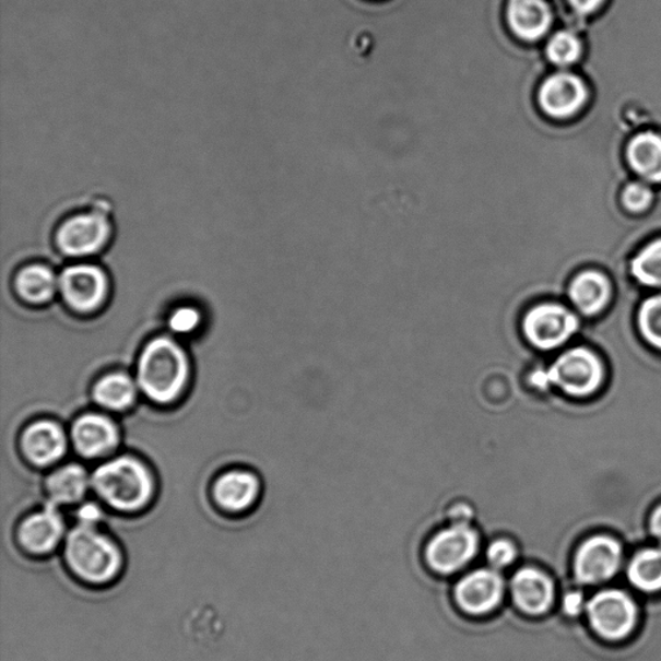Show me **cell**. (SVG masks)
<instances>
[{"instance_id": "obj_7", "label": "cell", "mask_w": 661, "mask_h": 661, "mask_svg": "<svg viewBox=\"0 0 661 661\" xmlns=\"http://www.w3.org/2000/svg\"><path fill=\"white\" fill-rule=\"evenodd\" d=\"M506 579L493 567H481L460 578L453 587V601L471 617L493 614L506 599Z\"/></svg>"}, {"instance_id": "obj_3", "label": "cell", "mask_w": 661, "mask_h": 661, "mask_svg": "<svg viewBox=\"0 0 661 661\" xmlns=\"http://www.w3.org/2000/svg\"><path fill=\"white\" fill-rule=\"evenodd\" d=\"M92 482L110 507L123 511L141 509L153 494V481L146 468L138 460L128 458L99 467Z\"/></svg>"}, {"instance_id": "obj_9", "label": "cell", "mask_w": 661, "mask_h": 661, "mask_svg": "<svg viewBox=\"0 0 661 661\" xmlns=\"http://www.w3.org/2000/svg\"><path fill=\"white\" fill-rule=\"evenodd\" d=\"M578 319L557 304H540L522 318L521 329L526 340L539 351H553L564 345L578 330Z\"/></svg>"}, {"instance_id": "obj_10", "label": "cell", "mask_w": 661, "mask_h": 661, "mask_svg": "<svg viewBox=\"0 0 661 661\" xmlns=\"http://www.w3.org/2000/svg\"><path fill=\"white\" fill-rule=\"evenodd\" d=\"M587 613L595 634L606 641L627 638L634 632L638 616L634 600L616 589L595 594L588 602Z\"/></svg>"}, {"instance_id": "obj_6", "label": "cell", "mask_w": 661, "mask_h": 661, "mask_svg": "<svg viewBox=\"0 0 661 661\" xmlns=\"http://www.w3.org/2000/svg\"><path fill=\"white\" fill-rule=\"evenodd\" d=\"M536 103L545 117L568 122L578 118L591 103V88L585 78L571 71H556L540 83Z\"/></svg>"}, {"instance_id": "obj_25", "label": "cell", "mask_w": 661, "mask_h": 661, "mask_svg": "<svg viewBox=\"0 0 661 661\" xmlns=\"http://www.w3.org/2000/svg\"><path fill=\"white\" fill-rule=\"evenodd\" d=\"M628 579L639 591H661V548L639 552L628 567Z\"/></svg>"}, {"instance_id": "obj_28", "label": "cell", "mask_w": 661, "mask_h": 661, "mask_svg": "<svg viewBox=\"0 0 661 661\" xmlns=\"http://www.w3.org/2000/svg\"><path fill=\"white\" fill-rule=\"evenodd\" d=\"M639 326L646 340L661 350V296L651 297L639 311Z\"/></svg>"}, {"instance_id": "obj_5", "label": "cell", "mask_w": 661, "mask_h": 661, "mask_svg": "<svg viewBox=\"0 0 661 661\" xmlns=\"http://www.w3.org/2000/svg\"><path fill=\"white\" fill-rule=\"evenodd\" d=\"M603 369L599 358L585 347L559 355L548 371L538 373L540 387H558L565 393L585 397L595 392L602 382Z\"/></svg>"}, {"instance_id": "obj_8", "label": "cell", "mask_w": 661, "mask_h": 661, "mask_svg": "<svg viewBox=\"0 0 661 661\" xmlns=\"http://www.w3.org/2000/svg\"><path fill=\"white\" fill-rule=\"evenodd\" d=\"M113 233L110 219L104 211H84L63 220L56 232V244L68 256L94 255L108 245Z\"/></svg>"}, {"instance_id": "obj_33", "label": "cell", "mask_w": 661, "mask_h": 661, "mask_svg": "<svg viewBox=\"0 0 661 661\" xmlns=\"http://www.w3.org/2000/svg\"><path fill=\"white\" fill-rule=\"evenodd\" d=\"M99 516H102V514H99L98 508L95 506H85L80 510V518L82 524L94 526L97 522Z\"/></svg>"}, {"instance_id": "obj_1", "label": "cell", "mask_w": 661, "mask_h": 661, "mask_svg": "<svg viewBox=\"0 0 661 661\" xmlns=\"http://www.w3.org/2000/svg\"><path fill=\"white\" fill-rule=\"evenodd\" d=\"M66 560L74 577L95 586L108 585L123 567L119 546L94 526L82 523L67 538Z\"/></svg>"}, {"instance_id": "obj_16", "label": "cell", "mask_w": 661, "mask_h": 661, "mask_svg": "<svg viewBox=\"0 0 661 661\" xmlns=\"http://www.w3.org/2000/svg\"><path fill=\"white\" fill-rule=\"evenodd\" d=\"M625 158L639 179L661 184V132L648 128L635 133L625 149Z\"/></svg>"}, {"instance_id": "obj_20", "label": "cell", "mask_w": 661, "mask_h": 661, "mask_svg": "<svg viewBox=\"0 0 661 661\" xmlns=\"http://www.w3.org/2000/svg\"><path fill=\"white\" fill-rule=\"evenodd\" d=\"M610 283L606 276L599 272L579 274L570 286L571 302L587 316L602 310L610 300Z\"/></svg>"}, {"instance_id": "obj_31", "label": "cell", "mask_w": 661, "mask_h": 661, "mask_svg": "<svg viewBox=\"0 0 661 661\" xmlns=\"http://www.w3.org/2000/svg\"><path fill=\"white\" fill-rule=\"evenodd\" d=\"M571 10L580 17H593L605 9L609 0H567Z\"/></svg>"}, {"instance_id": "obj_18", "label": "cell", "mask_w": 661, "mask_h": 661, "mask_svg": "<svg viewBox=\"0 0 661 661\" xmlns=\"http://www.w3.org/2000/svg\"><path fill=\"white\" fill-rule=\"evenodd\" d=\"M73 439L78 451L84 457H99L117 445L118 432L109 418L85 415L74 424Z\"/></svg>"}, {"instance_id": "obj_4", "label": "cell", "mask_w": 661, "mask_h": 661, "mask_svg": "<svg viewBox=\"0 0 661 661\" xmlns=\"http://www.w3.org/2000/svg\"><path fill=\"white\" fill-rule=\"evenodd\" d=\"M481 535L471 522H451L426 543L423 558L439 577H451L477 557Z\"/></svg>"}, {"instance_id": "obj_19", "label": "cell", "mask_w": 661, "mask_h": 661, "mask_svg": "<svg viewBox=\"0 0 661 661\" xmlns=\"http://www.w3.org/2000/svg\"><path fill=\"white\" fill-rule=\"evenodd\" d=\"M260 483L248 472H231L223 475L215 486L219 506L229 511H244L258 499Z\"/></svg>"}, {"instance_id": "obj_29", "label": "cell", "mask_w": 661, "mask_h": 661, "mask_svg": "<svg viewBox=\"0 0 661 661\" xmlns=\"http://www.w3.org/2000/svg\"><path fill=\"white\" fill-rule=\"evenodd\" d=\"M520 553H518V546L508 538H495L487 544L485 551V557L489 567L500 571L504 568L514 566Z\"/></svg>"}, {"instance_id": "obj_30", "label": "cell", "mask_w": 661, "mask_h": 661, "mask_svg": "<svg viewBox=\"0 0 661 661\" xmlns=\"http://www.w3.org/2000/svg\"><path fill=\"white\" fill-rule=\"evenodd\" d=\"M201 321V316L193 308H181L176 310L169 319L170 329L175 332L187 333L193 331Z\"/></svg>"}, {"instance_id": "obj_17", "label": "cell", "mask_w": 661, "mask_h": 661, "mask_svg": "<svg viewBox=\"0 0 661 661\" xmlns=\"http://www.w3.org/2000/svg\"><path fill=\"white\" fill-rule=\"evenodd\" d=\"M26 457L35 464L47 465L59 460L67 449V439L59 425L39 422L28 426L23 437Z\"/></svg>"}, {"instance_id": "obj_34", "label": "cell", "mask_w": 661, "mask_h": 661, "mask_svg": "<svg viewBox=\"0 0 661 661\" xmlns=\"http://www.w3.org/2000/svg\"><path fill=\"white\" fill-rule=\"evenodd\" d=\"M650 529L651 534L661 542V506L651 516Z\"/></svg>"}, {"instance_id": "obj_13", "label": "cell", "mask_w": 661, "mask_h": 661, "mask_svg": "<svg viewBox=\"0 0 661 661\" xmlns=\"http://www.w3.org/2000/svg\"><path fill=\"white\" fill-rule=\"evenodd\" d=\"M506 23L511 37L535 45L551 31L553 12L546 0H508Z\"/></svg>"}, {"instance_id": "obj_27", "label": "cell", "mask_w": 661, "mask_h": 661, "mask_svg": "<svg viewBox=\"0 0 661 661\" xmlns=\"http://www.w3.org/2000/svg\"><path fill=\"white\" fill-rule=\"evenodd\" d=\"M652 189L650 184L645 181L632 180L622 190L621 201L625 211L634 215H642L648 212L653 203Z\"/></svg>"}, {"instance_id": "obj_21", "label": "cell", "mask_w": 661, "mask_h": 661, "mask_svg": "<svg viewBox=\"0 0 661 661\" xmlns=\"http://www.w3.org/2000/svg\"><path fill=\"white\" fill-rule=\"evenodd\" d=\"M88 475L80 465H68L49 477L47 488L52 500L71 504L82 499L87 493Z\"/></svg>"}, {"instance_id": "obj_24", "label": "cell", "mask_w": 661, "mask_h": 661, "mask_svg": "<svg viewBox=\"0 0 661 661\" xmlns=\"http://www.w3.org/2000/svg\"><path fill=\"white\" fill-rule=\"evenodd\" d=\"M585 52L579 35L567 28L554 33L544 47L546 61L560 69L577 66Z\"/></svg>"}, {"instance_id": "obj_23", "label": "cell", "mask_w": 661, "mask_h": 661, "mask_svg": "<svg viewBox=\"0 0 661 661\" xmlns=\"http://www.w3.org/2000/svg\"><path fill=\"white\" fill-rule=\"evenodd\" d=\"M94 394L95 400L103 408L120 411L131 406L137 396V388L128 376L114 374L96 383Z\"/></svg>"}, {"instance_id": "obj_11", "label": "cell", "mask_w": 661, "mask_h": 661, "mask_svg": "<svg viewBox=\"0 0 661 661\" xmlns=\"http://www.w3.org/2000/svg\"><path fill=\"white\" fill-rule=\"evenodd\" d=\"M621 564V544L610 536H593L575 554V578L581 585H599L614 578Z\"/></svg>"}, {"instance_id": "obj_15", "label": "cell", "mask_w": 661, "mask_h": 661, "mask_svg": "<svg viewBox=\"0 0 661 661\" xmlns=\"http://www.w3.org/2000/svg\"><path fill=\"white\" fill-rule=\"evenodd\" d=\"M62 536L63 523L59 511L54 507L27 517L19 529L20 544L33 556L51 553L60 544Z\"/></svg>"}, {"instance_id": "obj_2", "label": "cell", "mask_w": 661, "mask_h": 661, "mask_svg": "<svg viewBox=\"0 0 661 661\" xmlns=\"http://www.w3.org/2000/svg\"><path fill=\"white\" fill-rule=\"evenodd\" d=\"M138 378L141 389L152 400L174 401L187 382V355L173 340L156 339L141 355Z\"/></svg>"}, {"instance_id": "obj_22", "label": "cell", "mask_w": 661, "mask_h": 661, "mask_svg": "<svg viewBox=\"0 0 661 661\" xmlns=\"http://www.w3.org/2000/svg\"><path fill=\"white\" fill-rule=\"evenodd\" d=\"M16 284L20 295L27 302L45 303L54 296L57 280L51 269L35 264L21 270Z\"/></svg>"}, {"instance_id": "obj_14", "label": "cell", "mask_w": 661, "mask_h": 661, "mask_svg": "<svg viewBox=\"0 0 661 661\" xmlns=\"http://www.w3.org/2000/svg\"><path fill=\"white\" fill-rule=\"evenodd\" d=\"M60 287L71 307L90 311L103 303L108 282L98 267L74 265L63 270Z\"/></svg>"}, {"instance_id": "obj_12", "label": "cell", "mask_w": 661, "mask_h": 661, "mask_svg": "<svg viewBox=\"0 0 661 661\" xmlns=\"http://www.w3.org/2000/svg\"><path fill=\"white\" fill-rule=\"evenodd\" d=\"M511 601L523 615L543 616L552 609L554 585L540 568L523 566L518 568L509 582Z\"/></svg>"}, {"instance_id": "obj_26", "label": "cell", "mask_w": 661, "mask_h": 661, "mask_svg": "<svg viewBox=\"0 0 661 661\" xmlns=\"http://www.w3.org/2000/svg\"><path fill=\"white\" fill-rule=\"evenodd\" d=\"M635 279L649 287H661V238L641 248L630 261Z\"/></svg>"}, {"instance_id": "obj_32", "label": "cell", "mask_w": 661, "mask_h": 661, "mask_svg": "<svg viewBox=\"0 0 661 661\" xmlns=\"http://www.w3.org/2000/svg\"><path fill=\"white\" fill-rule=\"evenodd\" d=\"M585 607V595L581 592H568L564 595L563 611L565 615L578 617Z\"/></svg>"}]
</instances>
